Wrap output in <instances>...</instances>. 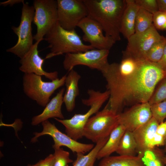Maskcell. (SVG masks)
I'll use <instances>...</instances> for the list:
<instances>
[{
    "label": "cell",
    "mask_w": 166,
    "mask_h": 166,
    "mask_svg": "<svg viewBox=\"0 0 166 166\" xmlns=\"http://www.w3.org/2000/svg\"><path fill=\"white\" fill-rule=\"evenodd\" d=\"M49 44L50 52L45 59L70 53L84 52L94 49L90 45L84 44L75 30H67L62 28L58 22L45 36Z\"/></svg>",
    "instance_id": "cell-3"
},
{
    "label": "cell",
    "mask_w": 166,
    "mask_h": 166,
    "mask_svg": "<svg viewBox=\"0 0 166 166\" xmlns=\"http://www.w3.org/2000/svg\"><path fill=\"white\" fill-rule=\"evenodd\" d=\"M165 147H166V146H165Z\"/></svg>",
    "instance_id": "cell-41"
},
{
    "label": "cell",
    "mask_w": 166,
    "mask_h": 166,
    "mask_svg": "<svg viewBox=\"0 0 166 166\" xmlns=\"http://www.w3.org/2000/svg\"><path fill=\"white\" fill-rule=\"evenodd\" d=\"M42 130L40 132L34 133V136L31 139V142H36L38 138L40 136L48 135L51 136L53 140L54 144L53 145V148L54 149L65 146L73 153L85 154L89 152L94 147L93 144L83 143L73 140L60 131L54 124L48 120L42 122Z\"/></svg>",
    "instance_id": "cell-11"
},
{
    "label": "cell",
    "mask_w": 166,
    "mask_h": 166,
    "mask_svg": "<svg viewBox=\"0 0 166 166\" xmlns=\"http://www.w3.org/2000/svg\"><path fill=\"white\" fill-rule=\"evenodd\" d=\"M164 151H165V152H166V147H165V148H164Z\"/></svg>",
    "instance_id": "cell-40"
},
{
    "label": "cell",
    "mask_w": 166,
    "mask_h": 166,
    "mask_svg": "<svg viewBox=\"0 0 166 166\" xmlns=\"http://www.w3.org/2000/svg\"><path fill=\"white\" fill-rule=\"evenodd\" d=\"M160 35L153 24L148 30L141 33H135L128 39L123 56L130 57L138 61L146 60L149 50L156 42L164 38Z\"/></svg>",
    "instance_id": "cell-10"
},
{
    "label": "cell",
    "mask_w": 166,
    "mask_h": 166,
    "mask_svg": "<svg viewBox=\"0 0 166 166\" xmlns=\"http://www.w3.org/2000/svg\"><path fill=\"white\" fill-rule=\"evenodd\" d=\"M42 40H39L33 44L29 50L19 61L20 71L25 73H34L40 76H44L51 81L58 78V73L55 71L48 72L42 67L45 59L39 55L38 49V44Z\"/></svg>",
    "instance_id": "cell-15"
},
{
    "label": "cell",
    "mask_w": 166,
    "mask_h": 166,
    "mask_svg": "<svg viewBox=\"0 0 166 166\" xmlns=\"http://www.w3.org/2000/svg\"><path fill=\"white\" fill-rule=\"evenodd\" d=\"M152 118L151 105L147 102L134 105L119 114V123L126 130L133 132Z\"/></svg>",
    "instance_id": "cell-14"
},
{
    "label": "cell",
    "mask_w": 166,
    "mask_h": 166,
    "mask_svg": "<svg viewBox=\"0 0 166 166\" xmlns=\"http://www.w3.org/2000/svg\"><path fill=\"white\" fill-rule=\"evenodd\" d=\"M165 144H166V139L156 132L151 143L152 148H155L156 146L164 145Z\"/></svg>",
    "instance_id": "cell-32"
},
{
    "label": "cell",
    "mask_w": 166,
    "mask_h": 166,
    "mask_svg": "<svg viewBox=\"0 0 166 166\" xmlns=\"http://www.w3.org/2000/svg\"><path fill=\"white\" fill-rule=\"evenodd\" d=\"M166 44V36L153 44L147 53L146 60L158 63L162 57Z\"/></svg>",
    "instance_id": "cell-26"
},
{
    "label": "cell",
    "mask_w": 166,
    "mask_h": 166,
    "mask_svg": "<svg viewBox=\"0 0 166 166\" xmlns=\"http://www.w3.org/2000/svg\"><path fill=\"white\" fill-rule=\"evenodd\" d=\"M153 14L140 8L137 14L135 25V33L143 32L153 24Z\"/></svg>",
    "instance_id": "cell-24"
},
{
    "label": "cell",
    "mask_w": 166,
    "mask_h": 166,
    "mask_svg": "<svg viewBox=\"0 0 166 166\" xmlns=\"http://www.w3.org/2000/svg\"><path fill=\"white\" fill-rule=\"evenodd\" d=\"M135 1L140 8L153 14L159 11L156 0H135Z\"/></svg>",
    "instance_id": "cell-30"
},
{
    "label": "cell",
    "mask_w": 166,
    "mask_h": 166,
    "mask_svg": "<svg viewBox=\"0 0 166 166\" xmlns=\"http://www.w3.org/2000/svg\"><path fill=\"white\" fill-rule=\"evenodd\" d=\"M53 166H69V164L73 162L70 158L69 152L61 148L54 149Z\"/></svg>",
    "instance_id": "cell-29"
},
{
    "label": "cell",
    "mask_w": 166,
    "mask_h": 166,
    "mask_svg": "<svg viewBox=\"0 0 166 166\" xmlns=\"http://www.w3.org/2000/svg\"><path fill=\"white\" fill-rule=\"evenodd\" d=\"M156 86L148 101L151 105L155 103L166 101V77L161 80Z\"/></svg>",
    "instance_id": "cell-27"
},
{
    "label": "cell",
    "mask_w": 166,
    "mask_h": 166,
    "mask_svg": "<svg viewBox=\"0 0 166 166\" xmlns=\"http://www.w3.org/2000/svg\"><path fill=\"white\" fill-rule=\"evenodd\" d=\"M98 166H144L138 156H109L101 159Z\"/></svg>",
    "instance_id": "cell-21"
},
{
    "label": "cell",
    "mask_w": 166,
    "mask_h": 166,
    "mask_svg": "<svg viewBox=\"0 0 166 166\" xmlns=\"http://www.w3.org/2000/svg\"><path fill=\"white\" fill-rule=\"evenodd\" d=\"M109 137L101 140L96 144L93 148L86 155L77 154V158L73 166H94L97 154L107 141Z\"/></svg>",
    "instance_id": "cell-22"
},
{
    "label": "cell",
    "mask_w": 166,
    "mask_h": 166,
    "mask_svg": "<svg viewBox=\"0 0 166 166\" xmlns=\"http://www.w3.org/2000/svg\"><path fill=\"white\" fill-rule=\"evenodd\" d=\"M156 133L166 139V121L159 124Z\"/></svg>",
    "instance_id": "cell-34"
},
{
    "label": "cell",
    "mask_w": 166,
    "mask_h": 166,
    "mask_svg": "<svg viewBox=\"0 0 166 166\" xmlns=\"http://www.w3.org/2000/svg\"><path fill=\"white\" fill-rule=\"evenodd\" d=\"M27 166H34V165L28 164Z\"/></svg>",
    "instance_id": "cell-39"
},
{
    "label": "cell",
    "mask_w": 166,
    "mask_h": 166,
    "mask_svg": "<svg viewBox=\"0 0 166 166\" xmlns=\"http://www.w3.org/2000/svg\"><path fill=\"white\" fill-rule=\"evenodd\" d=\"M109 50L92 49L84 52L65 54L63 61L64 69L69 71L78 65L86 66L101 73L105 71L109 64L108 58Z\"/></svg>",
    "instance_id": "cell-9"
},
{
    "label": "cell",
    "mask_w": 166,
    "mask_h": 166,
    "mask_svg": "<svg viewBox=\"0 0 166 166\" xmlns=\"http://www.w3.org/2000/svg\"><path fill=\"white\" fill-rule=\"evenodd\" d=\"M88 99L82 100L84 105L90 106L88 111L83 114H75L71 118L61 119L54 118L65 127L66 134L75 140L83 136L84 130L87 122L93 114L99 111L103 104L109 98L110 93L108 90L101 92L93 89H88Z\"/></svg>",
    "instance_id": "cell-4"
},
{
    "label": "cell",
    "mask_w": 166,
    "mask_h": 166,
    "mask_svg": "<svg viewBox=\"0 0 166 166\" xmlns=\"http://www.w3.org/2000/svg\"><path fill=\"white\" fill-rule=\"evenodd\" d=\"M65 90L64 88L61 89L46 105L43 112L40 114L32 118L31 122L32 125H37L50 118L64 119V117L61 109L63 103Z\"/></svg>",
    "instance_id": "cell-17"
},
{
    "label": "cell",
    "mask_w": 166,
    "mask_h": 166,
    "mask_svg": "<svg viewBox=\"0 0 166 166\" xmlns=\"http://www.w3.org/2000/svg\"><path fill=\"white\" fill-rule=\"evenodd\" d=\"M33 22L37 31L34 36L36 42L44 40L43 37L58 22L57 2L55 0H34Z\"/></svg>",
    "instance_id": "cell-8"
},
{
    "label": "cell",
    "mask_w": 166,
    "mask_h": 166,
    "mask_svg": "<svg viewBox=\"0 0 166 166\" xmlns=\"http://www.w3.org/2000/svg\"><path fill=\"white\" fill-rule=\"evenodd\" d=\"M126 4L121 22L120 33L128 39L135 33L136 16L140 8L135 0H126Z\"/></svg>",
    "instance_id": "cell-19"
},
{
    "label": "cell",
    "mask_w": 166,
    "mask_h": 166,
    "mask_svg": "<svg viewBox=\"0 0 166 166\" xmlns=\"http://www.w3.org/2000/svg\"><path fill=\"white\" fill-rule=\"evenodd\" d=\"M162 160L164 164L166 166V156H163Z\"/></svg>",
    "instance_id": "cell-38"
},
{
    "label": "cell",
    "mask_w": 166,
    "mask_h": 166,
    "mask_svg": "<svg viewBox=\"0 0 166 166\" xmlns=\"http://www.w3.org/2000/svg\"><path fill=\"white\" fill-rule=\"evenodd\" d=\"M77 27L84 33L83 40L89 43L94 49L109 50L116 42L111 37L104 35L101 25L89 16L83 19Z\"/></svg>",
    "instance_id": "cell-13"
},
{
    "label": "cell",
    "mask_w": 166,
    "mask_h": 166,
    "mask_svg": "<svg viewBox=\"0 0 166 166\" xmlns=\"http://www.w3.org/2000/svg\"><path fill=\"white\" fill-rule=\"evenodd\" d=\"M126 130L124 127L120 124L114 129L106 143L99 151L97 159L100 160L110 156L112 153L116 152L121 139Z\"/></svg>",
    "instance_id": "cell-20"
},
{
    "label": "cell",
    "mask_w": 166,
    "mask_h": 166,
    "mask_svg": "<svg viewBox=\"0 0 166 166\" xmlns=\"http://www.w3.org/2000/svg\"><path fill=\"white\" fill-rule=\"evenodd\" d=\"M88 16L98 23L105 35L116 42L121 38L120 27L126 0H83Z\"/></svg>",
    "instance_id": "cell-2"
},
{
    "label": "cell",
    "mask_w": 166,
    "mask_h": 166,
    "mask_svg": "<svg viewBox=\"0 0 166 166\" xmlns=\"http://www.w3.org/2000/svg\"><path fill=\"white\" fill-rule=\"evenodd\" d=\"M58 22L63 28L75 30L80 22L88 16L83 0H57Z\"/></svg>",
    "instance_id": "cell-12"
},
{
    "label": "cell",
    "mask_w": 166,
    "mask_h": 166,
    "mask_svg": "<svg viewBox=\"0 0 166 166\" xmlns=\"http://www.w3.org/2000/svg\"><path fill=\"white\" fill-rule=\"evenodd\" d=\"M20 22L18 27H12L13 32L18 37L16 44L6 50V51L17 55L20 58L29 50L33 45L32 23L34 14L33 6L27 3H22Z\"/></svg>",
    "instance_id": "cell-7"
},
{
    "label": "cell",
    "mask_w": 166,
    "mask_h": 166,
    "mask_svg": "<svg viewBox=\"0 0 166 166\" xmlns=\"http://www.w3.org/2000/svg\"><path fill=\"white\" fill-rule=\"evenodd\" d=\"M119 114L112 111L106 105L88 120L85 127L84 137L95 143L109 137L118 125Z\"/></svg>",
    "instance_id": "cell-6"
},
{
    "label": "cell",
    "mask_w": 166,
    "mask_h": 166,
    "mask_svg": "<svg viewBox=\"0 0 166 166\" xmlns=\"http://www.w3.org/2000/svg\"><path fill=\"white\" fill-rule=\"evenodd\" d=\"M66 75L46 82L42 80L41 76L34 73H25L22 77L23 92L38 105L45 107L52 94L65 84Z\"/></svg>",
    "instance_id": "cell-5"
},
{
    "label": "cell",
    "mask_w": 166,
    "mask_h": 166,
    "mask_svg": "<svg viewBox=\"0 0 166 166\" xmlns=\"http://www.w3.org/2000/svg\"><path fill=\"white\" fill-rule=\"evenodd\" d=\"M152 117L160 124L166 118V101L150 105Z\"/></svg>",
    "instance_id": "cell-28"
},
{
    "label": "cell",
    "mask_w": 166,
    "mask_h": 166,
    "mask_svg": "<svg viewBox=\"0 0 166 166\" xmlns=\"http://www.w3.org/2000/svg\"><path fill=\"white\" fill-rule=\"evenodd\" d=\"M81 75L72 69L69 71L65 81L66 89L63 96V103L67 110L71 112L75 106L76 98L79 93L78 82Z\"/></svg>",
    "instance_id": "cell-18"
},
{
    "label": "cell",
    "mask_w": 166,
    "mask_h": 166,
    "mask_svg": "<svg viewBox=\"0 0 166 166\" xmlns=\"http://www.w3.org/2000/svg\"><path fill=\"white\" fill-rule=\"evenodd\" d=\"M24 2V0H9L0 2V5L4 6H6L8 5H10V6H12L14 4L21 2L23 3Z\"/></svg>",
    "instance_id": "cell-36"
},
{
    "label": "cell",
    "mask_w": 166,
    "mask_h": 166,
    "mask_svg": "<svg viewBox=\"0 0 166 166\" xmlns=\"http://www.w3.org/2000/svg\"><path fill=\"white\" fill-rule=\"evenodd\" d=\"M159 124L152 117L147 122L132 132L137 144V154L140 158L146 151L152 149L151 143Z\"/></svg>",
    "instance_id": "cell-16"
},
{
    "label": "cell",
    "mask_w": 166,
    "mask_h": 166,
    "mask_svg": "<svg viewBox=\"0 0 166 166\" xmlns=\"http://www.w3.org/2000/svg\"><path fill=\"white\" fill-rule=\"evenodd\" d=\"M153 23L156 29L166 30V12L158 11L154 14Z\"/></svg>",
    "instance_id": "cell-31"
},
{
    "label": "cell",
    "mask_w": 166,
    "mask_h": 166,
    "mask_svg": "<svg viewBox=\"0 0 166 166\" xmlns=\"http://www.w3.org/2000/svg\"><path fill=\"white\" fill-rule=\"evenodd\" d=\"M155 148L146 151L141 158L144 166H164L162 158L164 156Z\"/></svg>",
    "instance_id": "cell-25"
},
{
    "label": "cell",
    "mask_w": 166,
    "mask_h": 166,
    "mask_svg": "<svg viewBox=\"0 0 166 166\" xmlns=\"http://www.w3.org/2000/svg\"><path fill=\"white\" fill-rule=\"evenodd\" d=\"M102 73L110 93L106 105L117 114L125 106L148 102L158 83L166 77L157 63L147 60L139 61L136 68L129 72L113 62Z\"/></svg>",
    "instance_id": "cell-1"
},
{
    "label": "cell",
    "mask_w": 166,
    "mask_h": 166,
    "mask_svg": "<svg viewBox=\"0 0 166 166\" xmlns=\"http://www.w3.org/2000/svg\"><path fill=\"white\" fill-rule=\"evenodd\" d=\"M54 156L53 154H50L45 159L39 160L34 166H53Z\"/></svg>",
    "instance_id": "cell-33"
},
{
    "label": "cell",
    "mask_w": 166,
    "mask_h": 166,
    "mask_svg": "<svg viewBox=\"0 0 166 166\" xmlns=\"http://www.w3.org/2000/svg\"><path fill=\"white\" fill-rule=\"evenodd\" d=\"M137 144L132 132L126 130L116 151L119 155L136 156Z\"/></svg>",
    "instance_id": "cell-23"
},
{
    "label": "cell",
    "mask_w": 166,
    "mask_h": 166,
    "mask_svg": "<svg viewBox=\"0 0 166 166\" xmlns=\"http://www.w3.org/2000/svg\"><path fill=\"white\" fill-rule=\"evenodd\" d=\"M159 11L166 12V0H156Z\"/></svg>",
    "instance_id": "cell-37"
},
{
    "label": "cell",
    "mask_w": 166,
    "mask_h": 166,
    "mask_svg": "<svg viewBox=\"0 0 166 166\" xmlns=\"http://www.w3.org/2000/svg\"><path fill=\"white\" fill-rule=\"evenodd\" d=\"M157 63L162 69L166 72V44L162 57L161 60Z\"/></svg>",
    "instance_id": "cell-35"
}]
</instances>
